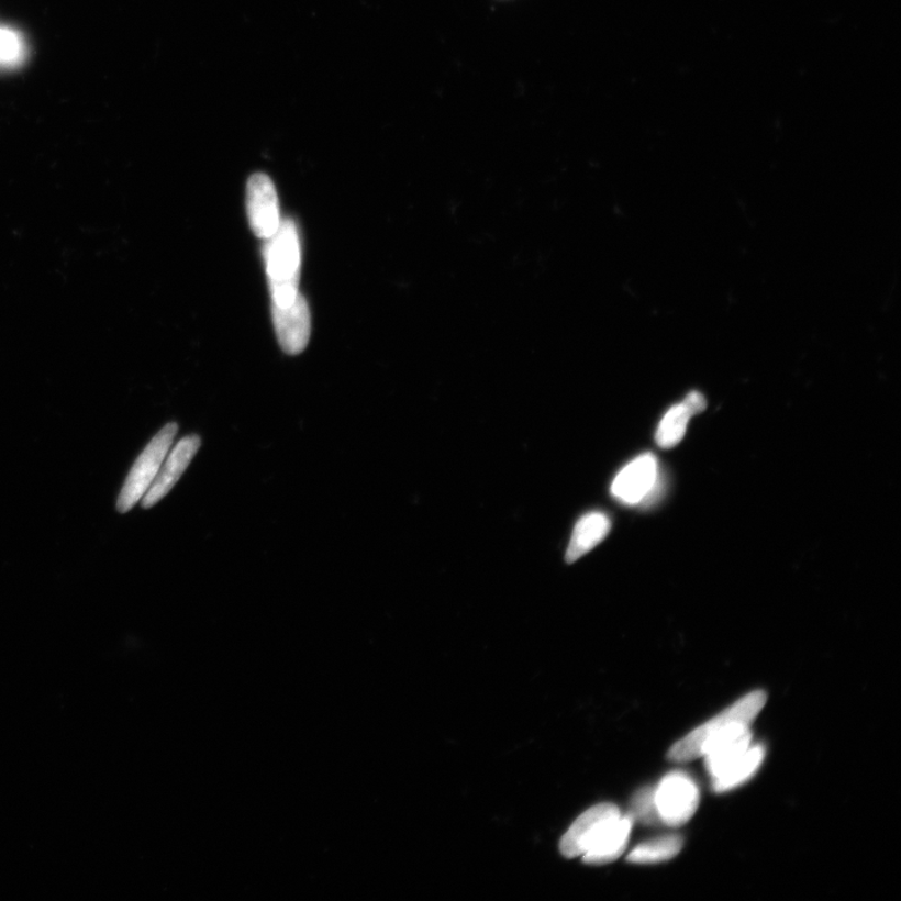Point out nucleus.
<instances>
[{
	"mask_svg": "<svg viewBox=\"0 0 901 901\" xmlns=\"http://www.w3.org/2000/svg\"><path fill=\"white\" fill-rule=\"evenodd\" d=\"M265 259L272 304L287 308L300 294L301 241L296 223L281 222L272 237L266 240Z\"/></svg>",
	"mask_w": 901,
	"mask_h": 901,
	"instance_id": "7ed1b4c3",
	"label": "nucleus"
},
{
	"mask_svg": "<svg viewBox=\"0 0 901 901\" xmlns=\"http://www.w3.org/2000/svg\"><path fill=\"white\" fill-rule=\"evenodd\" d=\"M765 754L766 750L763 744L753 743L749 749L746 750L732 768L713 780L714 790L716 792L732 791L752 780L755 774L761 768Z\"/></svg>",
	"mask_w": 901,
	"mask_h": 901,
	"instance_id": "9b49d317",
	"label": "nucleus"
},
{
	"mask_svg": "<svg viewBox=\"0 0 901 901\" xmlns=\"http://www.w3.org/2000/svg\"><path fill=\"white\" fill-rule=\"evenodd\" d=\"M177 432L176 422L167 423L135 459L121 490L119 501H116L119 512L131 511L146 494L174 445Z\"/></svg>",
	"mask_w": 901,
	"mask_h": 901,
	"instance_id": "20e7f679",
	"label": "nucleus"
},
{
	"mask_svg": "<svg viewBox=\"0 0 901 901\" xmlns=\"http://www.w3.org/2000/svg\"><path fill=\"white\" fill-rule=\"evenodd\" d=\"M202 445V440L198 435H189L178 441V444L169 449L160 470L153 481L151 488L143 496L142 508L151 509L159 501L164 500L166 496L173 491L180 477L185 474L188 466L191 465L192 459Z\"/></svg>",
	"mask_w": 901,
	"mask_h": 901,
	"instance_id": "6e6552de",
	"label": "nucleus"
},
{
	"mask_svg": "<svg viewBox=\"0 0 901 901\" xmlns=\"http://www.w3.org/2000/svg\"><path fill=\"white\" fill-rule=\"evenodd\" d=\"M682 846V836L678 834L663 835L637 845L627 856V860L634 864L669 861L681 853Z\"/></svg>",
	"mask_w": 901,
	"mask_h": 901,
	"instance_id": "f8f14e48",
	"label": "nucleus"
},
{
	"mask_svg": "<svg viewBox=\"0 0 901 901\" xmlns=\"http://www.w3.org/2000/svg\"><path fill=\"white\" fill-rule=\"evenodd\" d=\"M682 401L685 404L688 405V409L691 411L693 416H696V414L704 412L708 405L704 394L698 391L689 392L687 394V398H685Z\"/></svg>",
	"mask_w": 901,
	"mask_h": 901,
	"instance_id": "dca6fc26",
	"label": "nucleus"
},
{
	"mask_svg": "<svg viewBox=\"0 0 901 901\" xmlns=\"http://www.w3.org/2000/svg\"><path fill=\"white\" fill-rule=\"evenodd\" d=\"M634 816L642 819L645 823L659 822L655 809L654 789H645L638 792L634 800Z\"/></svg>",
	"mask_w": 901,
	"mask_h": 901,
	"instance_id": "2eb2a0df",
	"label": "nucleus"
},
{
	"mask_svg": "<svg viewBox=\"0 0 901 901\" xmlns=\"http://www.w3.org/2000/svg\"><path fill=\"white\" fill-rule=\"evenodd\" d=\"M633 825V815H624L614 804H599L576 819L561 839V853L569 859L582 856L588 864L615 861L626 849Z\"/></svg>",
	"mask_w": 901,
	"mask_h": 901,
	"instance_id": "f257e3e1",
	"label": "nucleus"
},
{
	"mask_svg": "<svg viewBox=\"0 0 901 901\" xmlns=\"http://www.w3.org/2000/svg\"><path fill=\"white\" fill-rule=\"evenodd\" d=\"M659 483V464L653 454H644L627 464L615 477L611 493L620 502L635 507L650 500Z\"/></svg>",
	"mask_w": 901,
	"mask_h": 901,
	"instance_id": "423d86ee",
	"label": "nucleus"
},
{
	"mask_svg": "<svg viewBox=\"0 0 901 901\" xmlns=\"http://www.w3.org/2000/svg\"><path fill=\"white\" fill-rule=\"evenodd\" d=\"M274 324L279 346L287 355H299L308 347L311 336V312L300 293L287 308L272 304Z\"/></svg>",
	"mask_w": 901,
	"mask_h": 901,
	"instance_id": "1a4fd4ad",
	"label": "nucleus"
},
{
	"mask_svg": "<svg viewBox=\"0 0 901 901\" xmlns=\"http://www.w3.org/2000/svg\"><path fill=\"white\" fill-rule=\"evenodd\" d=\"M247 214L252 232L268 240L281 225L276 187L265 174H255L247 183Z\"/></svg>",
	"mask_w": 901,
	"mask_h": 901,
	"instance_id": "0eeeda50",
	"label": "nucleus"
},
{
	"mask_svg": "<svg viewBox=\"0 0 901 901\" xmlns=\"http://www.w3.org/2000/svg\"><path fill=\"white\" fill-rule=\"evenodd\" d=\"M766 693L756 690L734 702L705 724L693 728L687 736L675 743L669 750L668 758L676 763H687L704 758L705 754L724 738L745 728H750L754 720L759 716L766 705Z\"/></svg>",
	"mask_w": 901,
	"mask_h": 901,
	"instance_id": "f03ea898",
	"label": "nucleus"
},
{
	"mask_svg": "<svg viewBox=\"0 0 901 901\" xmlns=\"http://www.w3.org/2000/svg\"><path fill=\"white\" fill-rule=\"evenodd\" d=\"M657 819L670 827L687 824L700 805L698 783L687 772L674 771L654 789Z\"/></svg>",
	"mask_w": 901,
	"mask_h": 901,
	"instance_id": "39448f33",
	"label": "nucleus"
},
{
	"mask_svg": "<svg viewBox=\"0 0 901 901\" xmlns=\"http://www.w3.org/2000/svg\"><path fill=\"white\" fill-rule=\"evenodd\" d=\"M611 529V521L605 513L590 512L578 521L569 547L566 552V561L572 564L589 554L592 548L602 543Z\"/></svg>",
	"mask_w": 901,
	"mask_h": 901,
	"instance_id": "9d476101",
	"label": "nucleus"
},
{
	"mask_svg": "<svg viewBox=\"0 0 901 901\" xmlns=\"http://www.w3.org/2000/svg\"><path fill=\"white\" fill-rule=\"evenodd\" d=\"M693 416L688 405L681 401L664 414L656 430V444L668 449L679 445L687 434L690 419Z\"/></svg>",
	"mask_w": 901,
	"mask_h": 901,
	"instance_id": "ddd939ff",
	"label": "nucleus"
},
{
	"mask_svg": "<svg viewBox=\"0 0 901 901\" xmlns=\"http://www.w3.org/2000/svg\"><path fill=\"white\" fill-rule=\"evenodd\" d=\"M23 43L14 31L0 30V66H13L22 59Z\"/></svg>",
	"mask_w": 901,
	"mask_h": 901,
	"instance_id": "4468645a",
	"label": "nucleus"
}]
</instances>
